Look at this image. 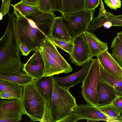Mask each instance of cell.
Wrapping results in <instances>:
<instances>
[{
	"instance_id": "1",
	"label": "cell",
	"mask_w": 122,
	"mask_h": 122,
	"mask_svg": "<svg viewBox=\"0 0 122 122\" xmlns=\"http://www.w3.org/2000/svg\"><path fill=\"white\" fill-rule=\"evenodd\" d=\"M8 14V24L0 40V72L24 74L25 64L20 60L22 54L16 34V16L13 13Z\"/></svg>"
},
{
	"instance_id": "2",
	"label": "cell",
	"mask_w": 122,
	"mask_h": 122,
	"mask_svg": "<svg viewBox=\"0 0 122 122\" xmlns=\"http://www.w3.org/2000/svg\"><path fill=\"white\" fill-rule=\"evenodd\" d=\"M16 17V30L22 55L27 56L31 51L40 48L51 33L39 27L32 20L22 15L13 7Z\"/></svg>"
},
{
	"instance_id": "3",
	"label": "cell",
	"mask_w": 122,
	"mask_h": 122,
	"mask_svg": "<svg viewBox=\"0 0 122 122\" xmlns=\"http://www.w3.org/2000/svg\"><path fill=\"white\" fill-rule=\"evenodd\" d=\"M53 89L51 101L46 106L51 113L54 122H58L61 119L73 112L77 105L75 98L69 91V88L58 84L53 78Z\"/></svg>"
},
{
	"instance_id": "4",
	"label": "cell",
	"mask_w": 122,
	"mask_h": 122,
	"mask_svg": "<svg viewBox=\"0 0 122 122\" xmlns=\"http://www.w3.org/2000/svg\"><path fill=\"white\" fill-rule=\"evenodd\" d=\"M21 103L26 114L33 122H41L43 117L47 101L36 86L35 79L23 86Z\"/></svg>"
},
{
	"instance_id": "5",
	"label": "cell",
	"mask_w": 122,
	"mask_h": 122,
	"mask_svg": "<svg viewBox=\"0 0 122 122\" xmlns=\"http://www.w3.org/2000/svg\"><path fill=\"white\" fill-rule=\"evenodd\" d=\"M100 76L98 60L97 59H93L88 73L82 82L81 92L87 103L95 106L98 104L99 101L97 87Z\"/></svg>"
},
{
	"instance_id": "6",
	"label": "cell",
	"mask_w": 122,
	"mask_h": 122,
	"mask_svg": "<svg viewBox=\"0 0 122 122\" xmlns=\"http://www.w3.org/2000/svg\"><path fill=\"white\" fill-rule=\"evenodd\" d=\"M95 11L86 10L72 15L61 14L63 22L72 39L87 30L92 21Z\"/></svg>"
},
{
	"instance_id": "7",
	"label": "cell",
	"mask_w": 122,
	"mask_h": 122,
	"mask_svg": "<svg viewBox=\"0 0 122 122\" xmlns=\"http://www.w3.org/2000/svg\"><path fill=\"white\" fill-rule=\"evenodd\" d=\"M73 46L69 59L73 63L81 66L90 59L89 49L83 33L73 39Z\"/></svg>"
},
{
	"instance_id": "8",
	"label": "cell",
	"mask_w": 122,
	"mask_h": 122,
	"mask_svg": "<svg viewBox=\"0 0 122 122\" xmlns=\"http://www.w3.org/2000/svg\"><path fill=\"white\" fill-rule=\"evenodd\" d=\"M73 112L80 120L85 119L93 122L104 121L108 122H115L95 106L89 104L77 105L74 109Z\"/></svg>"
},
{
	"instance_id": "9",
	"label": "cell",
	"mask_w": 122,
	"mask_h": 122,
	"mask_svg": "<svg viewBox=\"0 0 122 122\" xmlns=\"http://www.w3.org/2000/svg\"><path fill=\"white\" fill-rule=\"evenodd\" d=\"M45 69L44 63L39 49L25 64L23 70L26 73L37 79L44 76Z\"/></svg>"
},
{
	"instance_id": "10",
	"label": "cell",
	"mask_w": 122,
	"mask_h": 122,
	"mask_svg": "<svg viewBox=\"0 0 122 122\" xmlns=\"http://www.w3.org/2000/svg\"><path fill=\"white\" fill-rule=\"evenodd\" d=\"M93 59L92 58L84 64L82 68L78 72L64 77H53L57 83L61 86L70 88L75 84L82 82L88 71Z\"/></svg>"
},
{
	"instance_id": "11",
	"label": "cell",
	"mask_w": 122,
	"mask_h": 122,
	"mask_svg": "<svg viewBox=\"0 0 122 122\" xmlns=\"http://www.w3.org/2000/svg\"><path fill=\"white\" fill-rule=\"evenodd\" d=\"M42 52L59 64L66 73L72 71L73 69L58 51L52 40L48 37L45 43L39 48Z\"/></svg>"
},
{
	"instance_id": "12",
	"label": "cell",
	"mask_w": 122,
	"mask_h": 122,
	"mask_svg": "<svg viewBox=\"0 0 122 122\" xmlns=\"http://www.w3.org/2000/svg\"><path fill=\"white\" fill-rule=\"evenodd\" d=\"M97 57L99 62L107 71L115 76H122V68L107 50L102 52Z\"/></svg>"
},
{
	"instance_id": "13",
	"label": "cell",
	"mask_w": 122,
	"mask_h": 122,
	"mask_svg": "<svg viewBox=\"0 0 122 122\" xmlns=\"http://www.w3.org/2000/svg\"><path fill=\"white\" fill-rule=\"evenodd\" d=\"M83 33L89 49L90 59L94 56L97 57L102 52L107 50V43L100 40L95 33L87 30Z\"/></svg>"
},
{
	"instance_id": "14",
	"label": "cell",
	"mask_w": 122,
	"mask_h": 122,
	"mask_svg": "<svg viewBox=\"0 0 122 122\" xmlns=\"http://www.w3.org/2000/svg\"><path fill=\"white\" fill-rule=\"evenodd\" d=\"M0 114H26L21 101L17 98L3 99L1 100Z\"/></svg>"
},
{
	"instance_id": "15",
	"label": "cell",
	"mask_w": 122,
	"mask_h": 122,
	"mask_svg": "<svg viewBox=\"0 0 122 122\" xmlns=\"http://www.w3.org/2000/svg\"><path fill=\"white\" fill-rule=\"evenodd\" d=\"M99 65L100 72V81L110 86L118 95H122V76H116L110 73L103 67L99 62Z\"/></svg>"
},
{
	"instance_id": "16",
	"label": "cell",
	"mask_w": 122,
	"mask_h": 122,
	"mask_svg": "<svg viewBox=\"0 0 122 122\" xmlns=\"http://www.w3.org/2000/svg\"><path fill=\"white\" fill-rule=\"evenodd\" d=\"M53 76H43L35 79L36 86L42 97L47 101L50 102L52 96L53 89Z\"/></svg>"
},
{
	"instance_id": "17",
	"label": "cell",
	"mask_w": 122,
	"mask_h": 122,
	"mask_svg": "<svg viewBox=\"0 0 122 122\" xmlns=\"http://www.w3.org/2000/svg\"><path fill=\"white\" fill-rule=\"evenodd\" d=\"M63 16L56 17L52 28L49 37L69 41L72 39L63 20Z\"/></svg>"
},
{
	"instance_id": "18",
	"label": "cell",
	"mask_w": 122,
	"mask_h": 122,
	"mask_svg": "<svg viewBox=\"0 0 122 122\" xmlns=\"http://www.w3.org/2000/svg\"><path fill=\"white\" fill-rule=\"evenodd\" d=\"M97 93L99 97L98 104L102 106L111 102L118 95L115 90L108 85L99 81L97 87Z\"/></svg>"
},
{
	"instance_id": "19",
	"label": "cell",
	"mask_w": 122,
	"mask_h": 122,
	"mask_svg": "<svg viewBox=\"0 0 122 122\" xmlns=\"http://www.w3.org/2000/svg\"><path fill=\"white\" fill-rule=\"evenodd\" d=\"M85 0H63L62 13L72 15L83 13L86 11Z\"/></svg>"
},
{
	"instance_id": "20",
	"label": "cell",
	"mask_w": 122,
	"mask_h": 122,
	"mask_svg": "<svg viewBox=\"0 0 122 122\" xmlns=\"http://www.w3.org/2000/svg\"><path fill=\"white\" fill-rule=\"evenodd\" d=\"M34 78L26 73L20 74L0 72V79L18 84L23 86L29 83Z\"/></svg>"
},
{
	"instance_id": "21",
	"label": "cell",
	"mask_w": 122,
	"mask_h": 122,
	"mask_svg": "<svg viewBox=\"0 0 122 122\" xmlns=\"http://www.w3.org/2000/svg\"><path fill=\"white\" fill-rule=\"evenodd\" d=\"M23 86L18 84L0 79V92H7L13 94L21 101Z\"/></svg>"
},
{
	"instance_id": "22",
	"label": "cell",
	"mask_w": 122,
	"mask_h": 122,
	"mask_svg": "<svg viewBox=\"0 0 122 122\" xmlns=\"http://www.w3.org/2000/svg\"><path fill=\"white\" fill-rule=\"evenodd\" d=\"M11 5L25 16L35 14L40 10L38 5H34L30 4L24 0H21L14 5L11 4Z\"/></svg>"
},
{
	"instance_id": "23",
	"label": "cell",
	"mask_w": 122,
	"mask_h": 122,
	"mask_svg": "<svg viewBox=\"0 0 122 122\" xmlns=\"http://www.w3.org/2000/svg\"><path fill=\"white\" fill-rule=\"evenodd\" d=\"M111 47L112 51L111 56L122 68V44L117 36L113 40Z\"/></svg>"
},
{
	"instance_id": "24",
	"label": "cell",
	"mask_w": 122,
	"mask_h": 122,
	"mask_svg": "<svg viewBox=\"0 0 122 122\" xmlns=\"http://www.w3.org/2000/svg\"><path fill=\"white\" fill-rule=\"evenodd\" d=\"M96 106L102 112L113 120L115 122H122V112L111 107Z\"/></svg>"
},
{
	"instance_id": "25",
	"label": "cell",
	"mask_w": 122,
	"mask_h": 122,
	"mask_svg": "<svg viewBox=\"0 0 122 122\" xmlns=\"http://www.w3.org/2000/svg\"><path fill=\"white\" fill-rule=\"evenodd\" d=\"M52 41L56 46L66 51L70 55L72 52L73 46L72 39L68 41L59 39L52 37H49Z\"/></svg>"
},
{
	"instance_id": "26",
	"label": "cell",
	"mask_w": 122,
	"mask_h": 122,
	"mask_svg": "<svg viewBox=\"0 0 122 122\" xmlns=\"http://www.w3.org/2000/svg\"><path fill=\"white\" fill-rule=\"evenodd\" d=\"M108 21L107 17H104L99 18L97 17H93L92 21L88 27L87 30L92 32L100 27L103 25L105 23Z\"/></svg>"
},
{
	"instance_id": "27",
	"label": "cell",
	"mask_w": 122,
	"mask_h": 122,
	"mask_svg": "<svg viewBox=\"0 0 122 122\" xmlns=\"http://www.w3.org/2000/svg\"><path fill=\"white\" fill-rule=\"evenodd\" d=\"M22 115L17 114H0V122H16L22 120Z\"/></svg>"
},
{
	"instance_id": "28",
	"label": "cell",
	"mask_w": 122,
	"mask_h": 122,
	"mask_svg": "<svg viewBox=\"0 0 122 122\" xmlns=\"http://www.w3.org/2000/svg\"><path fill=\"white\" fill-rule=\"evenodd\" d=\"M97 106L111 107L122 112V95H118L111 102L107 104L102 106Z\"/></svg>"
},
{
	"instance_id": "29",
	"label": "cell",
	"mask_w": 122,
	"mask_h": 122,
	"mask_svg": "<svg viewBox=\"0 0 122 122\" xmlns=\"http://www.w3.org/2000/svg\"><path fill=\"white\" fill-rule=\"evenodd\" d=\"M107 16L108 21L111 22L112 26L122 27V15H115L110 12Z\"/></svg>"
},
{
	"instance_id": "30",
	"label": "cell",
	"mask_w": 122,
	"mask_h": 122,
	"mask_svg": "<svg viewBox=\"0 0 122 122\" xmlns=\"http://www.w3.org/2000/svg\"><path fill=\"white\" fill-rule=\"evenodd\" d=\"M101 0H85V2L86 11L95 10L100 4Z\"/></svg>"
},
{
	"instance_id": "31",
	"label": "cell",
	"mask_w": 122,
	"mask_h": 122,
	"mask_svg": "<svg viewBox=\"0 0 122 122\" xmlns=\"http://www.w3.org/2000/svg\"><path fill=\"white\" fill-rule=\"evenodd\" d=\"M52 11L53 13L57 11L62 13L63 9V0H51Z\"/></svg>"
},
{
	"instance_id": "32",
	"label": "cell",
	"mask_w": 122,
	"mask_h": 122,
	"mask_svg": "<svg viewBox=\"0 0 122 122\" xmlns=\"http://www.w3.org/2000/svg\"><path fill=\"white\" fill-rule=\"evenodd\" d=\"M40 9L48 12H52L51 0H40L39 5Z\"/></svg>"
},
{
	"instance_id": "33",
	"label": "cell",
	"mask_w": 122,
	"mask_h": 122,
	"mask_svg": "<svg viewBox=\"0 0 122 122\" xmlns=\"http://www.w3.org/2000/svg\"><path fill=\"white\" fill-rule=\"evenodd\" d=\"M106 4L111 9L116 10L120 8L121 6V0H104Z\"/></svg>"
},
{
	"instance_id": "34",
	"label": "cell",
	"mask_w": 122,
	"mask_h": 122,
	"mask_svg": "<svg viewBox=\"0 0 122 122\" xmlns=\"http://www.w3.org/2000/svg\"><path fill=\"white\" fill-rule=\"evenodd\" d=\"M2 1L0 9V12L3 16L8 13L10 9L11 0H1Z\"/></svg>"
},
{
	"instance_id": "35",
	"label": "cell",
	"mask_w": 122,
	"mask_h": 122,
	"mask_svg": "<svg viewBox=\"0 0 122 122\" xmlns=\"http://www.w3.org/2000/svg\"><path fill=\"white\" fill-rule=\"evenodd\" d=\"M80 120L74 114L73 112L70 114L60 120L58 122H77Z\"/></svg>"
},
{
	"instance_id": "36",
	"label": "cell",
	"mask_w": 122,
	"mask_h": 122,
	"mask_svg": "<svg viewBox=\"0 0 122 122\" xmlns=\"http://www.w3.org/2000/svg\"><path fill=\"white\" fill-rule=\"evenodd\" d=\"M109 14V12L107 11L104 8L102 0H101L100 7V8L99 14L97 17L99 18L102 17H107Z\"/></svg>"
},
{
	"instance_id": "37",
	"label": "cell",
	"mask_w": 122,
	"mask_h": 122,
	"mask_svg": "<svg viewBox=\"0 0 122 122\" xmlns=\"http://www.w3.org/2000/svg\"><path fill=\"white\" fill-rule=\"evenodd\" d=\"M1 99H10L17 98V97L14 95L7 92H0Z\"/></svg>"
},
{
	"instance_id": "38",
	"label": "cell",
	"mask_w": 122,
	"mask_h": 122,
	"mask_svg": "<svg viewBox=\"0 0 122 122\" xmlns=\"http://www.w3.org/2000/svg\"><path fill=\"white\" fill-rule=\"evenodd\" d=\"M28 3L34 5H38L40 0H24Z\"/></svg>"
},
{
	"instance_id": "39",
	"label": "cell",
	"mask_w": 122,
	"mask_h": 122,
	"mask_svg": "<svg viewBox=\"0 0 122 122\" xmlns=\"http://www.w3.org/2000/svg\"><path fill=\"white\" fill-rule=\"evenodd\" d=\"M104 26L107 28H109L112 26V23L108 21L106 22L103 25Z\"/></svg>"
},
{
	"instance_id": "40",
	"label": "cell",
	"mask_w": 122,
	"mask_h": 122,
	"mask_svg": "<svg viewBox=\"0 0 122 122\" xmlns=\"http://www.w3.org/2000/svg\"><path fill=\"white\" fill-rule=\"evenodd\" d=\"M117 36L119 38L122 44V31L117 33Z\"/></svg>"
},
{
	"instance_id": "41",
	"label": "cell",
	"mask_w": 122,
	"mask_h": 122,
	"mask_svg": "<svg viewBox=\"0 0 122 122\" xmlns=\"http://www.w3.org/2000/svg\"><path fill=\"white\" fill-rule=\"evenodd\" d=\"M3 15L2 13L0 12V20H2L3 17Z\"/></svg>"
},
{
	"instance_id": "42",
	"label": "cell",
	"mask_w": 122,
	"mask_h": 122,
	"mask_svg": "<svg viewBox=\"0 0 122 122\" xmlns=\"http://www.w3.org/2000/svg\"></svg>"
}]
</instances>
